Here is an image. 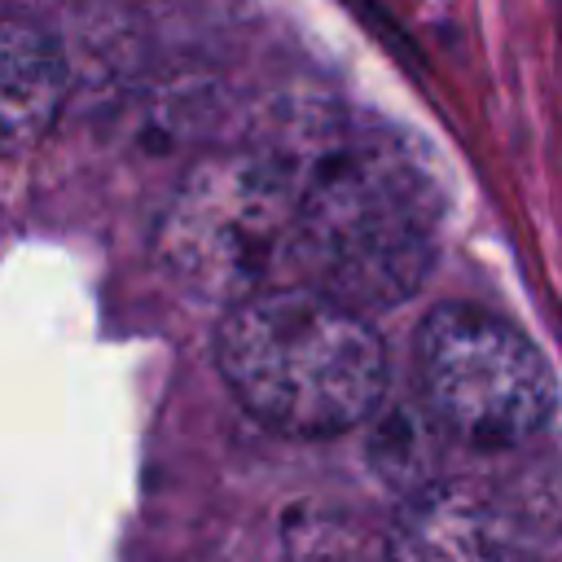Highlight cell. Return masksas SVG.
I'll return each instance as SVG.
<instances>
[{
  "label": "cell",
  "mask_w": 562,
  "mask_h": 562,
  "mask_svg": "<svg viewBox=\"0 0 562 562\" xmlns=\"http://www.w3.org/2000/svg\"><path fill=\"white\" fill-rule=\"evenodd\" d=\"M154 246L184 290L224 303L294 285L299 237L285 158L277 149H246L198 162L158 215Z\"/></svg>",
  "instance_id": "3"
},
{
  "label": "cell",
  "mask_w": 562,
  "mask_h": 562,
  "mask_svg": "<svg viewBox=\"0 0 562 562\" xmlns=\"http://www.w3.org/2000/svg\"><path fill=\"white\" fill-rule=\"evenodd\" d=\"M422 395L435 422L474 448H518L553 417V373L540 347L496 312L448 303L417 334Z\"/></svg>",
  "instance_id": "4"
},
{
  "label": "cell",
  "mask_w": 562,
  "mask_h": 562,
  "mask_svg": "<svg viewBox=\"0 0 562 562\" xmlns=\"http://www.w3.org/2000/svg\"><path fill=\"white\" fill-rule=\"evenodd\" d=\"M386 562H514V540L483 496L452 483H422L395 509Z\"/></svg>",
  "instance_id": "5"
},
{
  "label": "cell",
  "mask_w": 562,
  "mask_h": 562,
  "mask_svg": "<svg viewBox=\"0 0 562 562\" xmlns=\"http://www.w3.org/2000/svg\"><path fill=\"white\" fill-rule=\"evenodd\" d=\"M215 360L233 400L294 439L342 435L386 395V356L364 312L303 281L228 303Z\"/></svg>",
  "instance_id": "2"
},
{
  "label": "cell",
  "mask_w": 562,
  "mask_h": 562,
  "mask_svg": "<svg viewBox=\"0 0 562 562\" xmlns=\"http://www.w3.org/2000/svg\"><path fill=\"white\" fill-rule=\"evenodd\" d=\"M66 101V66L57 44L13 18L0 13V158L22 154L48 136Z\"/></svg>",
  "instance_id": "6"
},
{
  "label": "cell",
  "mask_w": 562,
  "mask_h": 562,
  "mask_svg": "<svg viewBox=\"0 0 562 562\" xmlns=\"http://www.w3.org/2000/svg\"><path fill=\"white\" fill-rule=\"evenodd\" d=\"M281 158L294 176L299 281L356 312L408 299L439 246L426 171L391 140L342 127Z\"/></svg>",
  "instance_id": "1"
}]
</instances>
